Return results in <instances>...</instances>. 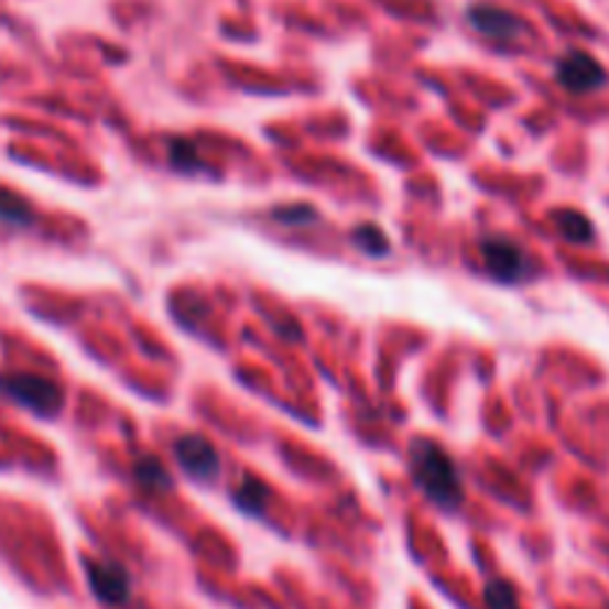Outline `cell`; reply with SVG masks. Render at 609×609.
<instances>
[{
	"label": "cell",
	"mask_w": 609,
	"mask_h": 609,
	"mask_svg": "<svg viewBox=\"0 0 609 609\" xmlns=\"http://www.w3.org/2000/svg\"><path fill=\"white\" fill-rule=\"evenodd\" d=\"M482 262L488 274L500 283H521L530 274V255L523 253L509 238H488L482 241Z\"/></svg>",
	"instance_id": "cell-3"
},
{
	"label": "cell",
	"mask_w": 609,
	"mask_h": 609,
	"mask_svg": "<svg viewBox=\"0 0 609 609\" xmlns=\"http://www.w3.org/2000/svg\"><path fill=\"white\" fill-rule=\"evenodd\" d=\"M170 161H173V167L185 170V173H197V170H206L199 164L197 149L191 140H176L173 146H170Z\"/></svg>",
	"instance_id": "cell-14"
},
{
	"label": "cell",
	"mask_w": 609,
	"mask_h": 609,
	"mask_svg": "<svg viewBox=\"0 0 609 609\" xmlns=\"http://www.w3.org/2000/svg\"><path fill=\"white\" fill-rule=\"evenodd\" d=\"M87 583L93 595L110 607H122L131 598V577L119 562L93 559L87 565Z\"/></svg>",
	"instance_id": "cell-6"
},
{
	"label": "cell",
	"mask_w": 609,
	"mask_h": 609,
	"mask_svg": "<svg viewBox=\"0 0 609 609\" xmlns=\"http://www.w3.org/2000/svg\"><path fill=\"white\" fill-rule=\"evenodd\" d=\"M0 224L7 227H30L33 224V208L15 191L0 185Z\"/></svg>",
	"instance_id": "cell-8"
},
{
	"label": "cell",
	"mask_w": 609,
	"mask_h": 609,
	"mask_svg": "<svg viewBox=\"0 0 609 609\" xmlns=\"http://www.w3.org/2000/svg\"><path fill=\"white\" fill-rule=\"evenodd\" d=\"M351 238H355V244L369 255H383L387 250H390V241H387V236H383L378 227H369V224H366V227H357L355 236Z\"/></svg>",
	"instance_id": "cell-12"
},
{
	"label": "cell",
	"mask_w": 609,
	"mask_h": 609,
	"mask_svg": "<svg viewBox=\"0 0 609 609\" xmlns=\"http://www.w3.org/2000/svg\"><path fill=\"white\" fill-rule=\"evenodd\" d=\"M134 476H138V482L143 488H170V472L164 470V464L146 455V458H140L134 464Z\"/></svg>",
	"instance_id": "cell-11"
},
{
	"label": "cell",
	"mask_w": 609,
	"mask_h": 609,
	"mask_svg": "<svg viewBox=\"0 0 609 609\" xmlns=\"http://www.w3.org/2000/svg\"><path fill=\"white\" fill-rule=\"evenodd\" d=\"M176 458L182 464V470L187 476H194L199 482H215L220 476V455L211 446V441H206L203 434H185L176 441Z\"/></svg>",
	"instance_id": "cell-5"
},
{
	"label": "cell",
	"mask_w": 609,
	"mask_h": 609,
	"mask_svg": "<svg viewBox=\"0 0 609 609\" xmlns=\"http://www.w3.org/2000/svg\"><path fill=\"white\" fill-rule=\"evenodd\" d=\"M467 21L476 33H482L485 40L493 42H514L526 33V24L518 15L500 10V7H470Z\"/></svg>",
	"instance_id": "cell-7"
},
{
	"label": "cell",
	"mask_w": 609,
	"mask_h": 609,
	"mask_svg": "<svg viewBox=\"0 0 609 609\" xmlns=\"http://www.w3.org/2000/svg\"><path fill=\"white\" fill-rule=\"evenodd\" d=\"M411 472L420 491L441 509H458L464 502L461 472L449 455L432 441H416L411 449Z\"/></svg>",
	"instance_id": "cell-1"
},
{
	"label": "cell",
	"mask_w": 609,
	"mask_h": 609,
	"mask_svg": "<svg viewBox=\"0 0 609 609\" xmlns=\"http://www.w3.org/2000/svg\"><path fill=\"white\" fill-rule=\"evenodd\" d=\"M607 69H603L591 54H586V51H568V54L556 63V80H559L568 93H577V96L595 93V89H600L607 84Z\"/></svg>",
	"instance_id": "cell-4"
},
{
	"label": "cell",
	"mask_w": 609,
	"mask_h": 609,
	"mask_svg": "<svg viewBox=\"0 0 609 609\" xmlns=\"http://www.w3.org/2000/svg\"><path fill=\"white\" fill-rule=\"evenodd\" d=\"M556 224H559L562 236L568 238V241H577V244H589L591 238H595L589 217L580 215V211H562V215H556Z\"/></svg>",
	"instance_id": "cell-10"
},
{
	"label": "cell",
	"mask_w": 609,
	"mask_h": 609,
	"mask_svg": "<svg viewBox=\"0 0 609 609\" xmlns=\"http://www.w3.org/2000/svg\"><path fill=\"white\" fill-rule=\"evenodd\" d=\"M0 393L40 416H57L63 411V390L45 374H7L0 378Z\"/></svg>",
	"instance_id": "cell-2"
},
{
	"label": "cell",
	"mask_w": 609,
	"mask_h": 609,
	"mask_svg": "<svg viewBox=\"0 0 609 609\" xmlns=\"http://www.w3.org/2000/svg\"><path fill=\"white\" fill-rule=\"evenodd\" d=\"M271 500V493L262 482H255V479H244V482L236 488V505L247 514H262Z\"/></svg>",
	"instance_id": "cell-9"
},
{
	"label": "cell",
	"mask_w": 609,
	"mask_h": 609,
	"mask_svg": "<svg viewBox=\"0 0 609 609\" xmlns=\"http://www.w3.org/2000/svg\"><path fill=\"white\" fill-rule=\"evenodd\" d=\"M485 600H488V609H518V591L505 580L488 583Z\"/></svg>",
	"instance_id": "cell-13"
},
{
	"label": "cell",
	"mask_w": 609,
	"mask_h": 609,
	"mask_svg": "<svg viewBox=\"0 0 609 609\" xmlns=\"http://www.w3.org/2000/svg\"><path fill=\"white\" fill-rule=\"evenodd\" d=\"M274 217L276 220H283V224H295V227H301V224H313L318 215H315L313 206H289L276 208Z\"/></svg>",
	"instance_id": "cell-15"
}]
</instances>
